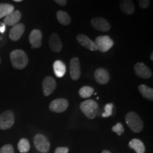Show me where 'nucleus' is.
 Wrapping results in <instances>:
<instances>
[{
	"mask_svg": "<svg viewBox=\"0 0 153 153\" xmlns=\"http://www.w3.org/2000/svg\"><path fill=\"white\" fill-rule=\"evenodd\" d=\"M11 62L13 68L22 70L25 68L28 63L27 55L22 50H15L10 54Z\"/></svg>",
	"mask_w": 153,
	"mask_h": 153,
	"instance_id": "obj_1",
	"label": "nucleus"
},
{
	"mask_svg": "<svg viewBox=\"0 0 153 153\" xmlns=\"http://www.w3.org/2000/svg\"><path fill=\"white\" fill-rule=\"evenodd\" d=\"M126 123L134 133H140L143 129V122L135 112L130 111L126 115Z\"/></svg>",
	"mask_w": 153,
	"mask_h": 153,
	"instance_id": "obj_2",
	"label": "nucleus"
},
{
	"mask_svg": "<svg viewBox=\"0 0 153 153\" xmlns=\"http://www.w3.org/2000/svg\"><path fill=\"white\" fill-rule=\"evenodd\" d=\"M80 109L88 118L94 119L98 114L99 106L95 101L89 99L81 103Z\"/></svg>",
	"mask_w": 153,
	"mask_h": 153,
	"instance_id": "obj_3",
	"label": "nucleus"
},
{
	"mask_svg": "<svg viewBox=\"0 0 153 153\" xmlns=\"http://www.w3.org/2000/svg\"><path fill=\"white\" fill-rule=\"evenodd\" d=\"M14 114L11 111H6L0 114V129L7 130L14 123Z\"/></svg>",
	"mask_w": 153,
	"mask_h": 153,
	"instance_id": "obj_4",
	"label": "nucleus"
},
{
	"mask_svg": "<svg viewBox=\"0 0 153 153\" xmlns=\"http://www.w3.org/2000/svg\"><path fill=\"white\" fill-rule=\"evenodd\" d=\"M94 43L98 48V51L102 53L107 52L114 45V41L108 36H98L96 38Z\"/></svg>",
	"mask_w": 153,
	"mask_h": 153,
	"instance_id": "obj_5",
	"label": "nucleus"
},
{
	"mask_svg": "<svg viewBox=\"0 0 153 153\" xmlns=\"http://www.w3.org/2000/svg\"><path fill=\"white\" fill-rule=\"evenodd\" d=\"M34 145H35L36 148L41 152L45 153L48 152L50 150V143L48 140L45 135H42V134H37L35 135L33 139Z\"/></svg>",
	"mask_w": 153,
	"mask_h": 153,
	"instance_id": "obj_6",
	"label": "nucleus"
},
{
	"mask_svg": "<svg viewBox=\"0 0 153 153\" xmlns=\"http://www.w3.org/2000/svg\"><path fill=\"white\" fill-rule=\"evenodd\" d=\"M69 105L68 101L65 99H57L50 104L49 108L51 111L62 113L67 110Z\"/></svg>",
	"mask_w": 153,
	"mask_h": 153,
	"instance_id": "obj_7",
	"label": "nucleus"
},
{
	"mask_svg": "<svg viewBox=\"0 0 153 153\" xmlns=\"http://www.w3.org/2000/svg\"><path fill=\"white\" fill-rule=\"evenodd\" d=\"M43 91L45 97L51 95L56 88V82L52 76H48L45 77L42 83Z\"/></svg>",
	"mask_w": 153,
	"mask_h": 153,
	"instance_id": "obj_8",
	"label": "nucleus"
},
{
	"mask_svg": "<svg viewBox=\"0 0 153 153\" xmlns=\"http://www.w3.org/2000/svg\"><path fill=\"white\" fill-rule=\"evenodd\" d=\"M91 26H93L95 29L100 30V31L106 32L110 30L111 24L109 22L104 18H101V17H97L91 19Z\"/></svg>",
	"mask_w": 153,
	"mask_h": 153,
	"instance_id": "obj_9",
	"label": "nucleus"
},
{
	"mask_svg": "<svg viewBox=\"0 0 153 153\" xmlns=\"http://www.w3.org/2000/svg\"><path fill=\"white\" fill-rule=\"evenodd\" d=\"M135 74L143 79H149L152 75L150 69L143 62H137L134 67Z\"/></svg>",
	"mask_w": 153,
	"mask_h": 153,
	"instance_id": "obj_10",
	"label": "nucleus"
},
{
	"mask_svg": "<svg viewBox=\"0 0 153 153\" xmlns=\"http://www.w3.org/2000/svg\"><path fill=\"white\" fill-rule=\"evenodd\" d=\"M70 76L73 80L79 79L81 75L80 62L77 57H72L70 60Z\"/></svg>",
	"mask_w": 153,
	"mask_h": 153,
	"instance_id": "obj_11",
	"label": "nucleus"
},
{
	"mask_svg": "<svg viewBox=\"0 0 153 153\" xmlns=\"http://www.w3.org/2000/svg\"><path fill=\"white\" fill-rule=\"evenodd\" d=\"M76 40L80 45L86 48L89 49V51H98V48H97L96 43L93 41H91L90 38H88V36L84 35V34H79L76 36Z\"/></svg>",
	"mask_w": 153,
	"mask_h": 153,
	"instance_id": "obj_12",
	"label": "nucleus"
},
{
	"mask_svg": "<svg viewBox=\"0 0 153 153\" xmlns=\"http://www.w3.org/2000/svg\"><path fill=\"white\" fill-rule=\"evenodd\" d=\"M25 26L23 24L14 25L9 32V38L11 41H16L20 39L24 33Z\"/></svg>",
	"mask_w": 153,
	"mask_h": 153,
	"instance_id": "obj_13",
	"label": "nucleus"
},
{
	"mask_svg": "<svg viewBox=\"0 0 153 153\" xmlns=\"http://www.w3.org/2000/svg\"><path fill=\"white\" fill-rule=\"evenodd\" d=\"M94 78L99 85H106L109 81L110 76L107 70L104 68H99L94 72Z\"/></svg>",
	"mask_w": 153,
	"mask_h": 153,
	"instance_id": "obj_14",
	"label": "nucleus"
},
{
	"mask_svg": "<svg viewBox=\"0 0 153 153\" xmlns=\"http://www.w3.org/2000/svg\"><path fill=\"white\" fill-rule=\"evenodd\" d=\"M42 33L40 30L34 29L30 32L29 35V42L31 44L32 48H40L42 44Z\"/></svg>",
	"mask_w": 153,
	"mask_h": 153,
	"instance_id": "obj_15",
	"label": "nucleus"
},
{
	"mask_svg": "<svg viewBox=\"0 0 153 153\" xmlns=\"http://www.w3.org/2000/svg\"><path fill=\"white\" fill-rule=\"evenodd\" d=\"M22 19V13L18 10H14L11 14L5 16L4 24L7 26H13L19 24V21Z\"/></svg>",
	"mask_w": 153,
	"mask_h": 153,
	"instance_id": "obj_16",
	"label": "nucleus"
},
{
	"mask_svg": "<svg viewBox=\"0 0 153 153\" xmlns=\"http://www.w3.org/2000/svg\"><path fill=\"white\" fill-rule=\"evenodd\" d=\"M49 46L53 52L59 53L61 51L62 48V43L60 37L57 33H54L50 36Z\"/></svg>",
	"mask_w": 153,
	"mask_h": 153,
	"instance_id": "obj_17",
	"label": "nucleus"
},
{
	"mask_svg": "<svg viewBox=\"0 0 153 153\" xmlns=\"http://www.w3.org/2000/svg\"><path fill=\"white\" fill-rule=\"evenodd\" d=\"M120 7L124 14L131 15L135 12V7L132 0H120Z\"/></svg>",
	"mask_w": 153,
	"mask_h": 153,
	"instance_id": "obj_18",
	"label": "nucleus"
},
{
	"mask_svg": "<svg viewBox=\"0 0 153 153\" xmlns=\"http://www.w3.org/2000/svg\"><path fill=\"white\" fill-rule=\"evenodd\" d=\"M53 70L57 77H62L66 73V66L61 60H56L53 63Z\"/></svg>",
	"mask_w": 153,
	"mask_h": 153,
	"instance_id": "obj_19",
	"label": "nucleus"
},
{
	"mask_svg": "<svg viewBox=\"0 0 153 153\" xmlns=\"http://www.w3.org/2000/svg\"><path fill=\"white\" fill-rule=\"evenodd\" d=\"M129 147L133 149L137 153H145V147L140 140L133 139L130 141Z\"/></svg>",
	"mask_w": 153,
	"mask_h": 153,
	"instance_id": "obj_20",
	"label": "nucleus"
},
{
	"mask_svg": "<svg viewBox=\"0 0 153 153\" xmlns=\"http://www.w3.org/2000/svg\"><path fill=\"white\" fill-rule=\"evenodd\" d=\"M56 16L57 21L64 26H68L71 22V18L70 15L65 11H58L56 14Z\"/></svg>",
	"mask_w": 153,
	"mask_h": 153,
	"instance_id": "obj_21",
	"label": "nucleus"
},
{
	"mask_svg": "<svg viewBox=\"0 0 153 153\" xmlns=\"http://www.w3.org/2000/svg\"><path fill=\"white\" fill-rule=\"evenodd\" d=\"M138 89L144 98L152 101L153 99V89L145 85H141L138 87Z\"/></svg>",
	"mask_w": 153,
	"mask_h": 153,
	"instance_id": "obj_22",
	"label": "nucleus"
},
{
	"mask_svg": "<svg viewBox=\"0 0 153 153\" xmlns=\"http://www.w3.org/2000/svg\"><path fill=\"white\" fill-rule=\"evenodd\" d=\"M14 10V6L9 4H0V19L7 16Z\"/></svg>",
	"mask_w": 153,
	"mask_h": 153,
	"instance_id": "obj_23",
	"label": "nucleus"
},
{
	"mask_svg": "<svg viewBox=\"0 0 153 153\" xmlns=\"http://www.w3.org/2000/svg\"><path fill=\"white\" fill-rule=\"evenodd\" d=\"M18 150L22 153H26L30 150V143L28 139L22 138L18 143Z\"/></svg>",
	"mask_w": 153,
	"mask_h": 153,
	"instance_id": "obj_24",
	"label": "nucleus"
},
{
	"mask_svg": "<svg viewBox=\"0 0 153 153\" xmlns=\"http://www.w3.org/2000/svg\"><path fill=\"white\" fill-rule=\"evenodd\" d=\"M94 89L91 87H88V86H85L82 87L79 91V94L82 98L87 99L90 97L91 95L94 94Z\"/></svg>",
	"mask_w": 153,
	"mask_h": 153,
	"instance_id": "obj_25",
	"label": "nucleus"
},
{
	"mask_svg": "<svg viewBox=\"0 0 153 153\" xmlns=\"http://www.w3.org/2000/svg\"><path fill=\"white\" fill-rule=\"evenodd\" d=\"M113 108H114V105H113V104H107L105 105L104 112L102 114V117L106 118L111 116Z\"/></svg>",
	"mask_w": 153,
	"mask_h": 153,
	"instance_id": "obj_26",
	"label": "nucleus"
},
{
	"mask_svg": "<svg viewBox=\"0 0 153 153\" xmlns=\"http://www.w3.org/2000/svg\"><path fill=\"white\" fill-rule=\"evenodd\" d=\"M112 131L118 134V135H121L124 132V128L120 123H118L112 128Z\"/></svg>",
	"mask_w": 153,
	"mask_h": 153,
	"instance_id": "obj_27",
	"label": "nucleus"
},
{
	"mask_svg": "<svg viewBox=\"0 0 153 153\" xmlns=\"http://www.w3.org/2000/svg\"><path fill=\"white\" fill-rule=\"evenodd\" d=\"M0 153H14V148L10 144L5 145L0 149Z\"/></svg>",
	"mask_w": 153,
	"mask_h": 153,
	"instance_id": "obj_28",
	"label": "nucleus"
},
{
	"mask_svg": "<svg viewBox=\"0 0 153 153\" xmlns=\"http://www.w3.org/2000/svg\"><path fill=\"white\" fill-rule=\"evenodd\" d=\"M141 8L147 9L150 6V0H138Z\"/></svg>",
	"mask_w": 153,
	"mask_h": 153,
	"instance_id": "obj_29",
	"label": "nucleus"
},
{
	"mask_svg": "<svg viewBox=\"0 0 153 153\" xmlns=\"http://www.w3.org/2000/svg\"><path fill=\"white\" fill-rule=\"evenodd\" d=\"M69 149L66 147H63V148H57L55 150V153H68Z\"/></svg>",
	"mask_w": 153,
	"mask_h": 153,
	"instance_id": "obj_30",
	"label": "nucleus"
},
{
	"mask_svg": "<svg viewBox=\"0 0 153 153\" xmlns=\"http://www.w3.org/2000/svg\"><path fill=\"white\" fill-rule=\"evenodd\" d=\"M54 1L59 5L62 6V7L67 4V0H54Z\"/></svg>",
	"mask_w": 153,
	"mask_h": 153,
	"instance_id": "obj_31",
	"label": "nucleus"
},
{
	"mask_svg": "<svg viewBox=\"0 0 153 153\" xmlns=\"http://www.w3.org/2000/svg\"><path fill=\"white\" fill-rule=\"evenodd\" d=\"M6 29V25L4 24H0V33H4Z\"/></svg>",
	"mask_w": 153,
	"mask_h": 153,
	"instance_id": "obj_32",
	"label": "nucleus"
},
{
	"mask_svg": "<svg viewBox=\"0 0 153 153\" xmlns=\"http://www.w3.org/2000/svg\"><path fill=\"white\" fill-rule=\"evenodd\" d=\"M101 153H111V152L110 151H108V150H103V151H102V152H101Z\"/></svg>",
	"mask_w": 153,
	"mask_h": 153,
	"instance_id": "obj_33",
	"label": "nucleus"
},
{
	"mask_svg": "<svg viewBox=\"0 0 153 153\" xmlns=\"http://www.w3.org/2000/svg\"><path fill=\"white\" fill-rule=\"evenodd\" d=\"M150 59L151 60H153V53H152V54H151V55H150Z\"/></svg>",
	"mask_w": 153,
	"mask_h": 153,
	"instance_id": "obj_34",
	"label": "nucleus"
},
{
	"mask_svg": "<svg viewBox=\"0 0 153 153\" xmlns=\"http://www.w3.org/2000/svg\"><path fill=\"white\" fill-rule=\"evenodd\" d=\"M14 1H16V2H20V1H22V0H14Z\"/></svg>",
	"mask_w": 153,
	"mask_h": 153,
	"instance_id": "obj_35",
	"label": "nucleus"
},
{
	"mask_svg": "<svg viewBox=\"0 0 153 153\" xmlns=\"http://www.w3.org/2000/svg\"><path fill=\"white\" fill-rule=\"evenodd\" d=\"M0 62H1V59H0Z\"/></svg>",
	"mask_w": 153,
	"mask_h": 153,
	"instance_id": "obj_36",
	"label": "nucleus"
}]
</instances>
